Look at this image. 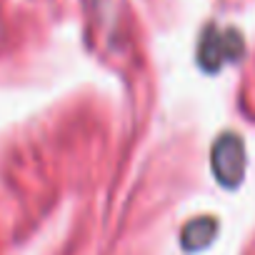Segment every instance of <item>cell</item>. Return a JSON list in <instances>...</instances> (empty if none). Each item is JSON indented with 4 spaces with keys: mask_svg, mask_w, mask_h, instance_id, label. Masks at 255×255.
<instances>
[{
    "mask_svg": "<svg viewBox=\"0 0 255 255\" xmlns=\"http://www.w3.org/2000/svg\"><path fill=\"white\" fill-rule=\"evenodd\" d=\"M243 165H245L243 143L233 135L220 138V143L215 145V155H213V168H215V175L220 178V183L235 185L243 175Z\"/></svg>",
    "mask_w": 255,
    "mask_h": 255,
    "instance_id": "obj_1",
    "label": "cell"
}]
</instances>
